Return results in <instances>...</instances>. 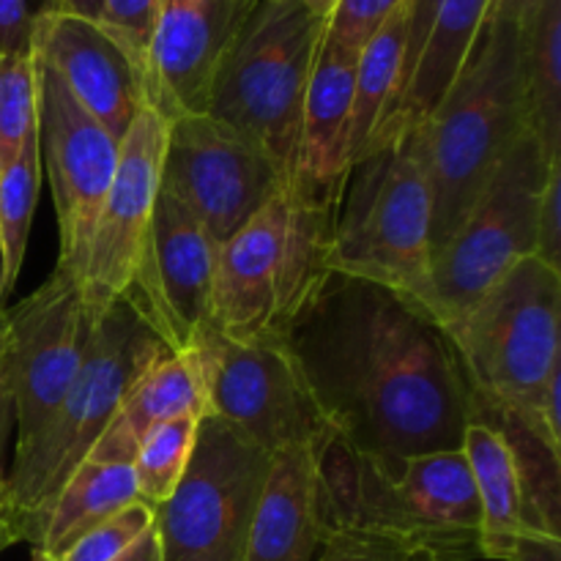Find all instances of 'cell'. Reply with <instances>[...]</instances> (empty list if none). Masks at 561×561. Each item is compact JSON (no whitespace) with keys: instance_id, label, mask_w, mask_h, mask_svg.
<instances>
[{"instance_id":"cell-45","label":"cell","mask_w":561,"mask_h":561,"mask_svg":"<svg viewBox=\"0 0 561 561\" xmlns=\"http://www.w3.org/2000/svg\"><path fill=\"white\" fill-rule=\"evenodd\" d=\"M3 299H5V290H3V255H0V310H3Z\"/></svg>"},{"instance_id":"cell-38","label":"cell","mask_w":561,"mask_h":561,"mask_svg":"<svg viewBox=\"0 0 561 561\" xmlns=\"http://www.w3.org/2000/svg\"><path fill=\"white\" fill-rule=\"evenodd\" d=\"M16 542H22L20 524H16L14 502H11L9 482H5L3 463H0V553H3L5 548L16 546Z\"/></svg>"},{"instance_id":"cell-20","label":"cell","mask_w":561,"mask_h":561,"mask_svg":"<svg viewBox=\"0 0 561 561\" xmlns=\"http://www.w3.org/2000/svg\"><path fill=\"white\" fill-rule=\"evenodd\" d=\"M491 9L493 0H409L400 85L376 135L392 126H420L436 110L485 31Z\"/></svg>"},{"instance_id":"cell-43","label":"cell","mask_w":561,"mask_h":561,"mask_svg":"<svg viewBox=\"0 0 561 561\" xmlns=\"http://www.w3.org/2000/svg\"><path fill=\"white\" fill-rule=\"evenodd\" d=\"M299 3L307 5V9H310L312 14L321 16V20H327L329 11L334 9V3H337V0H299Z\"/></svg>"},{"instance_id":"cell-16","label":"cell","mask_w":561,"mask_h":561,"mask_svg":"<svg viewBox=\"0 0 561 561\" xmlns=\"http://www.w3.org/2000/svg\"><path fill=\"white\" fill-rule=\"evenodd\" d=\"M164 140L168 121L146 107L121 142L118 168L99 208L82 277V299L93 316L121 299L140 268L162 179Z\"/></svg>"},{"instance_id":"cell-42","label":"cell","mask_w":561,"mask_h":561,"mask_svg":"<svg viewBox=\"0 0 561 561\" xmlns=\"http://www.w3.org/2000/svg\"><path fill=\"white\" fill-rule=\"evenodd\" d=\"M55 9L64 14L85 16V20H96L99 14V0H55Z\"/></svg>"},{"instance_id":"cell-26","label":"cell","mask_w":561,"mask_h":561,"mask_svg":"<svg viewBox=\"0 0 561 561\" xmlns=\"http://www.w3.org/2000/svg\"><path fill=\"white\" fill-rule=\"evenodd\" d=\"M529 131L548 162L561 159V0H542L520 25Z\"/></svg>"},{"instance_id":"cell-35","label":"cell","mask_w":561,"mask_h":561,"mask_svg":"<svg viewBox=\"0 0 561 561\" xmlns=\"http://www.w3.org/2000/svg\"><path fill=\"white\" fill-rule=\"evenodd\" d=\"M53 11L55 0H0V53L31 55L38 22Z\"/></svg>"},{"instance_id":"cell-31","label":"cell","mask_w":561,"mask_h":561,"mask_svg":"<svg viewBox=\"0 0 561 561\" xmlns=\"http://www.w3.org/2000/svg\"><path fill=\"white\" fill-rule=\"evenodd\" d=\"M162 0H99L96 25L126 49L146 82V58L151 47Z\"/></svg>"},{"instance_id":"cell-11","label":"cell","mask_w":561,"mask_h":561,"mask_svg":"<svg viewBox=\"0 0 561 561\" xmlns=\"http://www.w3.org/2000/svg\"><path fill=\"white\" fill-rule=\"evenodd\" d=\"M190 351L201 370L206 414L228 422L263 453L329 436L305 381L283 345L236 343L214 329L195 334Z\"/></svg>"},{"instance_id":"cell-15","label":"cell","mask_w":561,"mask_h":561,"mask_svg":"<svg viewBox=\"0 0 561 561\" xmlns=\"http://www.w3.org/2000/svg\"><path fill=\"white\" fill-rule=\"evenodd\" d=\"M217 255L208 230L159 186L146 252L124 299L173 354L190 351L208 327Z\"/></svg>"},{"instance_id":"cell-3","label":"cell","mask_w":561,"mask_h":561,"mask_svg":"<svg viewBox=\"0 0 561 561\" xmlns=\"http://www.w3.org/2000/svg\"><path fill=\"white\" fill-rule=\"evenodd\" d=\"M526 131L520 25L488 22L460 75L420 124L433 203L431 255L447 244Z\"/></svg>"},{"instance_id":"cell-19","label":"cell","mask_w":561,"mask_h":561,"mask_svg":"<svg viewBox=\"0 0 561 561\" xmlns=\"http://www.w3.org/2000/svg\"><path fill=\"white\" fill-rule=\"evenodd\" d=\"M359 49L323 33L301 107L294 192L305 203L337 211L351 170V107Z\"/></svg>"},{"instance_id":"cell-37","label":"cell","mask_w":561,"mask_h":561,"mask_svg":"<svg viewBox=\"0 0 561 561\" xmlns=\"http://www.w3.org/2000/svg\"><path fill=\"white\" fill-rule=\"evenodd\" d=\"M510 561H561V540L542 535H520Z\"/></svg>"},{"instance_id":"cell-29","label":"cell","mask_w":561,"mask_h":561,"mask_svg":"<svg viewBox=\"0 0 561 561\" xmlns=\"http://www.w3.org/2000/svg\"><path fill=\"white\" fill-rule=\"evenodd\" d=\"M201 416H179L153 427L131 458L137 482V499L146 507L157 510L168 502L186 474L197 442Z\"/></svg>"},{"instance_id":"cell-10","label":"cell","mask_w":561,"mask_h":561,"mask_svg":"<svg viewBox=\"0 0 561 561\" xmlns=\"http://www.w3.org/2000/svg\"><path fill=\"white\" fill-rule=\"evenodd\" d=\"M274 455L217 416H201L186 474L153 510L162 561H241Z\"/></svg>"},{"instance_id":"cell-30","label":"cell","mask_w":561,"mask_h":561,"mask_svg":"<svg viewBox=\"0 0 561 561\" xmlns=\"http://www.w3.org/2000/svg\"><path fill=\"white\" fill-rule=\"evenodd\" d=\"M38 131L36 55L0 53V175Z\"/></svg>"},{"instance_id":"cell-24","label":"cell","mask_w":561,"mask_h":561,"mask_svg":"<svg viewBox=\"0 0 561 561\" xmlns=\"http://www.w3.org/2000/svg\"><path fill=\"white\" fill-rule=\"evenodd\" d=\"M463 458L474 480L482 513V559L510 561L524 526V493L513 455L493 427L469 422L463 433Z\"/></svg>"},{"instance_id":"cell-33","label":"cell","mask_w":561,"mask_h":561,"mask_svg":"<svg viewBox=\"0 0 561 561\" xmlns=\"http://www.w3.org/2000/svg\"><path fill=\"white\" fill-rule=\"evenodd\" d=\"M316 561H436L416 548L400 546L387 537L327 526Z\"/></svg>"},{"instance_id":"cell-44","label":"cell","mask_w":561,"mask_h":561,"mask_svg":"<svg viewBox=\"0 0 561 561\" xmlns=\"http://www.w3.org/2000/svg\"><path fill=\"white\" fill-rule=\"evenodd\" d=\"M5 345V310H0V354H3Z\"/></svg>"},{"instance_id":"cell-40","label":"cell","mask_w":561,"mask_h":561,"mask_svg":"<svg viewBox=\"0 0 561 561\" xmlns=\"http://www.w3.org/2000/svg\"><path fill=\"white\" fill-rule=\"evenodd\" d=\"M540 3L542 0H493L491 20L488 22H513V25H524L531 16V11Z\"/></svg>"},{"instance_id":"cell-21","label":"cell","mask_w":561,"mask_h":561,"mask_svg":"<svg viewBox=\"0 0 561 561\" xmlns=\"http://www.w3.org/2000/svg\"><path fill=\"white\" fill-rule=\"evenodd\" d=\"M316 449L296 444L274 455L241 561H316L327 529Z\"/></svg>"},{"instance_id":"cell-7","label":"cell","mask_w":561,"mask_h":561,"mask_svg":"<svg viewBox=\"0 0 561 561\" xmlns=\"http://www.w3.org/2000/svg\"><path fill=\"white\" fill-rule=\"evenodd\" d=\"M447 334L471 394L513 411L548 444L542 403L548 376L561 365L559 268L535 255L524 257L466 316L449 323Z\"/></svg>"},{"instance_id":"cell-34","label":"cell","mask_w":561,"mask_h":561,"mask_svg":"<svg viewBox=\"0 0 561 561\" xmlns=\"http://www.w3.org/2000/svg\"><path fill=\"white\" fill-rule=\"evenodd\" d=\"M405 0H337L327 16V36L362 49L381 22Z\"/></svg>"},{"instance_id":"cell-27","label":"cell","mask_w":561,"mask_h":561,"mask_svg":"<svg viewBox=\"0 0 561 561\" xmlns=\"http://www.w3.org/2000/svg\"><path fill=\"white\" fill-rule=\"evenodd\" d=\"M405 33H409V0L381 22L356 58L354 107H351V164L365 153L373 135L381 129L392 110L403 71Z\"/></svg>"},{"instance_id":"cell-6","label":"cell","mask_w":561,"mask_h":561,"mask_svg":"<svg viewBox=\"0 0 561 561\" xmlns=\"http://www.w3.org/2000/svg\"><path fill=\"white\" fill-rule=\"evenodd\" d=\"M334 211L285 190L219 244L208 329L236 343H283L307 296L329 274Z\"/></svg>"},{"instance_id":"cell-13","label":"cell","mask_w":561,"mask_h":561,"mask_svg":"<svg viewBox=\"0 0 561 561\" xmlns=\"http://www.w3.org/2000/svg\"><path fill=\"white\" fill-rule=\"evenodd\" d=\"M159 186L217 244L233 239L274 195L288 190L261 148L206 113L168 121Z\"/></svg>"},{"instance_id":"cell-39","label":"cell","mask_w":561,"mask_h":561,"mask_svg":"<svg viewBox=\"0 0 561 561\" xmlns=\"http://www.w3.org/2000/svg\"><path fill=\"white\" fill-rule=\"evenodd\" d=\"M11 427H14V400H11L5 362H3V354H0V463H3V453H5V444H9Z\"/></svg>"},{"instance_id":"cell-14","label":"cell","mask_w":561,"mask_h":561,"mask_svg":"<svg viewBox=\"0 0 561 561\" xmlns=\"http://www.w3.org/2000/svg\"><path fill=\"white\" fill-rule=\"evenodd\" d=\"M36 75L38 148L58 217V266L82 285L99 208L118 168L121 140L66 91L42 58H36Z\"/></svg>"},{"instance_id":"cell-23","label":"cell","mask_w":561,"mask_h":561,"mask_svg":"<svg viewBox=\"0 0 561 561\" xmlns=\"http://www.w3.org/2000/svg\"><path fill=\"white\" fill-rule=\"evenodd\" d=\"M135 502L140 499H137L131 463L85 460L55 496L38 546L33 548V561H55L82 535L102 526L104 520Z\"/></svg>"},{"instance_id":"cell-17","label":"cell","mask_w":561,"mask_h":561,"mask_svg":"<svg viewBox=\"0 0 561 561\" xmlns=\"http://www.w3.org/2000/svg\"><path fill=\"white\" fill-rule=\"evenodd\" d=\"M255 0H162L146 58V102L164 121L203 115L214 77Z\"/></svg>"},{"instance_id":"cell-12","label":"cell","mask_w":561,"mask_h":561,"mask_svg":"<svg viewBox=\"0 0 561 561\" xmlns=\"http://www.w3.org/2000/svg\"><path fill=\"white\" fill-rule=\"evenodd\" d=\"M96 318L85 307L82 285L58 263L47 283L5 310L3 362L14 400V455L31 447L69 392Z\"/></svg>"},{"instance_id":"cell-41","label":"cell","mask_w":561,"mask_h":561,"mask_svg":"<svg viewBox=\"0 0 561 561\" xmlns=\"http://www.w3.org/2000/svg\"><path fill=\"white\" fill-rule=\"evenodd\" d=\"M115 561H162V553H159V540H157V529H148L129 551L121 553Z\"/></svg>"},{"instance_id":"cell-22","label":"cell","mask_w":561,"mask_h":561,"mask_svg":"<svg viewBox=\"0 0 561 561\" xmlns=\"http://www.w3.org/2000/svg\"><path fill=\"white\" fill-rule=\"evenodd\" d=\"M179 416H206V394L192 351L168 354L129 389L88 460L131 463L142 438Z\"/></svg>"},{"instance_id":"cell-5","label":"cell","mask_w":561,"mask_h":561,"mask_svg":"<svg viewBox=\"0 0 561 561\" xmlns=\"http://www.w3.org/2000/svg\"><path fill=\"white\" fill-rule=\"evenodd\" d=\"M431 214L420 126L383 129L345 175L329 241V272L383 285L422 307L431 268Z\"/></svg>"},{"instance_id":"cell-2","label":"cell","mask_w":561,"mask_h":561,"mask_svg":"<svg viewBox=\"0 0 561 561\" xmlns=\"http://www.w3.org/2000/svg\"><path fill=\"white\" fill-rule=\"evenodd\" d=\"M323 524L387 537L436 561L482 559V513L463 449L367 455L318 444Z\"/></svg>"},{"instance_id":"cell-32","label":"cell","mask_w":561,"mask_h":561,"mask_svg":"<svg viewBox=\"0 0 561 561\" xmlns=\"http://www.w3.org/2000/svg\"><path fill=\"white\" fill-rule=\"evenodd\" d=\"M153 526V510L142 502L129 504L104 520L102 526L82 535L66 553H60L55 561H115L124 551H129L142 535Z\"/></svg>"},{"instance_id":"cell-18","label":"cell","mask_w":561,"mask_h":561,"mask_svg":"<svg viewBox=\"0 0 561 561\" xmlns=\"http://www.w3.org/2000/svg\"><path fill=\"white\" fill-rule=\"evenodd\" d=\"M33 53L115 140L124 142L148 102L142 71L113 36L85 16L53 11L38 22Z\"/></svg>"},{"instance_id":"cell-4","label":"cell","mask_w":561,"mask_h":561,"mask_svg":"<svg viewBox=\"0 0 561 561\" xmlns=\"http://www.w3.org/2000/svg\"><path fill=\"white\" fill-rule=\"evenodd\" d=\"M173 351L121 296L93 323L85 359L58 409L5 474L22 542L38 546L60 488L91 455L129 389Z\"/></svg>"},{"instance_id":"cell-36","label":"cell","mask_w":561,"mask_h":561,"mask_svg":"<svg viewBox=\"0 0 561 561\" xmlns=\"http://www.w3.org/2000/svg\"><path fill=\"white\" fill-rule=\"evenodd\" d=\"M537 257L561 272V159L548 164L537 206Z\"/></svg>"},{"instance_id":"cell-1","label":"cell","mask_w":561,"mask_h":561,"mask_svg":"<svg viewBox=\"0 0 561 561\" xmlns=\"http://www.w3.org/2000/svg\"><path fill=\"white\" fill-rule=\"evenodd\" d=\"M279 345L334 442L389 458L463 447L471 389L458 351L398 290L329 272Z\"/></svg>"},{"instance_id":"cell-28","label":"cell","mask_w":561,"mask_h":561,"mask_svg":"<svg viewBox=\"0 0 561 561\" xmlns=\"http://www.w3.org/2000/svg\"><path fill=\"white\" fill-rule=\"evenodd\" d=\"M42 148L38 131L22 146L20 157L0 175V255H3V290H14L27 250V233L42 190Z\"/></svg>"},{"instance_id":"cell-8","label":"cell","mask_w":561,"mask_h":561,"mask_svg":"<svg viewBox=\"0 0 561 561\" xmlns=\"http://www.w3.org/2000/svg\"><path fill=\"white\" fill-rule=\"evenodd\" d=\"M327 20L299 0H255L230 44L206 115L261 148L294 186L301 107Z\"/></svg>"},{"instance_id":"cell-9","label":"cell","mask_w":561,"mask_h":561,"mask_svg":"<svg viewBox=\"0 0 561 561\" xmlns=\"http://www.w3.org/2000/svg\"><path fill=\"white\" fill-rule=\"evenodd\" d=\"M548 164L540 142L526 131L447 244L431 255L422 310L444 329L466 316L515 263L537 257V206Z\"/></svg>"},{"instance_id":"cell-25","label":"cell","mask_w":561,"mask_h":561,"mask_svg":"<svg viewBox=\"0 0 561 561\" xmlns=\"http://www.w3.org/2000/svg\"><path fill=\"white\" fill-rule=\"evenodd\" d=\"M471 422L493 427L513 455L515 474L524 493L526 535L561 540V455L513 411L496 409L471 394Z\"/></svg>"}]
</instances>
